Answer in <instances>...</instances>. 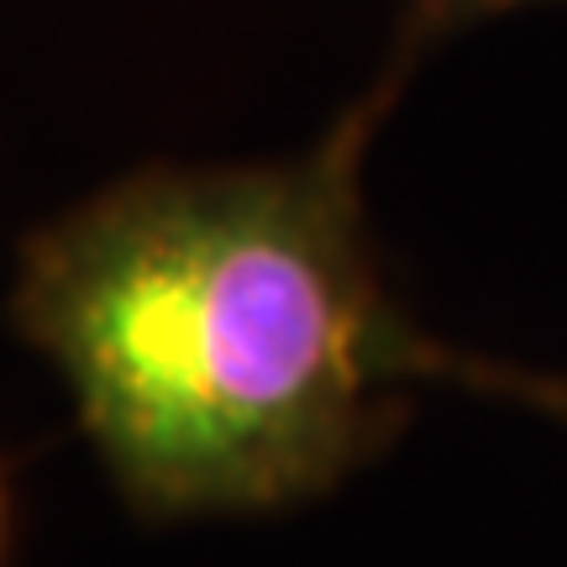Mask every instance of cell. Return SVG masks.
<instances>
[{"label": "cell", "instance_id": "4", "mask_svg": "<svg viewBox=\"0 0 567 567\" xmlns=\"http://www.w3.org/2000/svg\"><path fill=\"white\" fill-rule=\"evenodd\" d=\"M11 551V484H6V467H0V567Z\"/></svg>", "mask_w": 567, "mask_h": 567}, {"label": "cell", "instance_id": "3", "mask_svg": "<svg viewBox=\"0 0 567 567\" xmlns=\"http://www.w3.org/2000/svg\"><path fill=\"white\" fill-rule=\"evenodd\" d=\"M509 6H520V0H415V27L421 32H442V27L494 17V11H509Z\"/></svg>", "mask_w": 567, "mask_h": 567}, {"label": "cell", "instance_id": "2", "mask_svg": "<svg viewBox=\"0 0 567 567\" xmlns=\"http://www.w3.org/2000/svg\"><path fill=\"white\" fill-rule=\"evenodd\" d=\"M431 379H457V384L488 389V394H515V400H526V405L567 415V379L563 373H526V368H505V363H478V358H463V352L436 347Z\"/></svg>", "mask_w": 567, "mask_h": 567}, {"label": "cell", "instance_id": "1", "mask_svg": "<svg viewBox=\"0 0 567 567\" xmlns=\"http://www.w3.org/2000/svg\"><path fill=\"white\" fill-rule=\"evenodd\" d=\"M379 101L295 163L147 174L27 247L17 321L74 389L126 505L158 520L316 499L431 379L363 243Z\"/></svg>", "mask_w": 567, "mask_h": 567}]
</instances>
